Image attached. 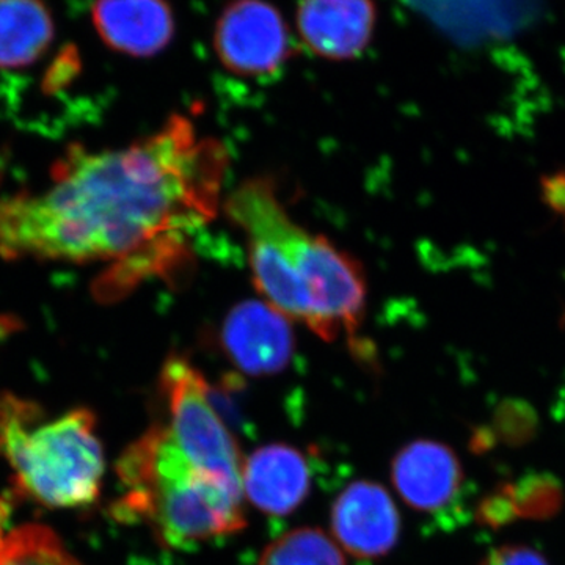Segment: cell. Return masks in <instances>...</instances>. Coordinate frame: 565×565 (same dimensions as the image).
I'll return each mask as SVG.
<instances>
[{
    "label": "cell",
    "mask_w": 565,
    "mask_h": 565,
    "mask_svg": "<svg viewBox=\"0 0 565 565\" xmlns=\"http://www.w3.org/2000/svg\"><path fill=\"white\" fill-rule=\"evenodd\" d=\"M542 203L565 225V169L539 178Z\"/></svg>",
    "instance_id": "ffe728a7"
},
{
    "label": "cell",
    "mask_w": 565,
    "mask_h": 565,
    "mask_svg": "<svg viewBox=\"0 0 565 565\" xmlns=\"http://www.w3.org/2000/svg\"><path fill=\"white\" fill-rule=\"evenodd\" d=\"M479 565H550L541 553L526 545H501L487 553Z\"/></svg>",
    "instance_id": "d6986e66"
},
{
    "label": "cell",
    "mask_w": 565,
    "mask_h": 565,
    "mask_svg": "<svg viewBox=\"0 0 565 565\" xmlns=\"http://www.w3.org/2000/svg\"><path fill=\"white\" fill-rule=\"evenodd\" d=\"M337 544L359 559L388 555L401 535V516L392 494L377 482L353 481L338 494L330 512Z\"/></svg>",
    "instance_id": "9c48e42d"
},
{
    "label": "cell",
    "mask_w": 565,
    "mask_h": 565,
    "mask_svg": "<svg viewBox=\"0 0 565 565\" xmlns=\"http://www.w3.org/2000/svg\"><path fill=\"white\" fill-rule=\"evenodd\" d=\"M225 212L244 234L264 302L327 343L341 337L359 343L367 292L362 264L294 221L270 178L244 181Z\"/></svg>",
    "instance_id": "7a4b0ae2"
},
{
    "label": "cell",
    "mask_w": 565,
    "mask_h": 565,
    "mask_svg": "<svg viewBox=\"0 0 565 565\" xmlns=\"http://www.w3.org/2000/svg\"><path fill=\"white\" fill-rule=\"evenodd\" d=\"M0 504V565H82L50 527L21 525L3 531Z\"/></svg>",
    "instance_id": "9a60e30c"
},
{
    "label": "cell",
    "mask_w": 565,
    "mask_h": 565,
    "mask_svg": "<svg viewBox=\"0 0 565 565\" xmlns=\"http://www.w3.org/2000/svg\"><path fill=\"white\" fill-rule=\"evenodd\" d=\"M228 152L173 115L158 132L121 150L71 147L39 195L0 199V253L7 258L110 262L103 299L148 277L189 266L192 234L221 206Z\"/></svg>",
    "instance_id": "6da1fadb"
},
{
    "label": "cell",
    "mask_w": 565,
    "mask_h": 565,
    "mask_svg": "<svg viewBox=\"0 0 565 565\" xmlns=\"http://www.w3.org/2000/svg\"><path fill=\"white\" fill-rule=\"evenodd\" d=\"M0 456L18 492L50 508H77L98 498L104 452L88 408L46 418L40 405L0 396Z\"/></svg>",
    "instance_id": "277c9868"
},
{
    "label": "cell",
    "mask_w": 565,
    "mask_h": 565,
    "mask_svg": "<svg viewBox=\"0 0 565 565\" xmlns=\"http://www.w3.org/2000/svg\"><path fill=\"white\" fill-rule=\"evenodd\" d=\"M214 50L230 73L250 79L273 76L292 54L280 11L264 0L228 3L215 24Z\"/></svg>",
    "instance_id": "8992f818"
},
{
    "label": "cell",
    "mask_w": 565,
    "mask_h": 565,
    "mask_svg": "<svg viewBox=\"0 0 565 565\" xmlns=\"http://www.w3.org/2000/svg\"><path fill=\"white\" fill-rule=\"evenodd\" d=\"M54 39V21L44 0H0V68L39 61Z\"/></svg>",
    "instance_id": "5bb4252c"
},
{
    "label": "cell",
    "mask_w": 565,
    "mask_h": 565,
    "mask_svg": "<svg viewBox=\"0 0 565 565\" xmlns=\"http://www.w3.org/2000/svg\"><path fill=\"white\" fill-rule=\"evenodd\" d=\"M125 497L115 514L145 523L162 545L191 550L245 527L244 494L200 470L167 426H152L117 465Z\"/></svg>",
    "instance_id": "3957f363"
},
{
    "label": "cell",
    "mask_w": 565,
    "mask_h": 565,
    "mask_svg": "<svg viewBox=\"0 0 565 565\" xmlns=\"http://www.w3.org/2000/svg\"><path fill=\"white\" fill-rule=\"evenodd\" d=\"M221 344L241 373L267 377L288 366L296 341L286 316L264 300H245L223 321Z\"/></svg>",
    "instance_id": "ba28073f"
},
{
    "label": "cell",
    "mask_w": 565,
    "mask_h": 565,
    "mask_svg": "<svg viewBox=\"0 0 565 565\" xmlns=\"http://www.w3.org/2000/svg\"><path fill=\"white\" fill-rule=\"evenodd\" d=\"M373 0H300L297 29L315 54L329 61L359 57L373 39Z\"/></svg>",
    "instance_id": "30bf717a"
},
{
    "label": "cell",
    "mask_w": 565,
    "mask_h": 565,
    "mask_svg": "<svg viewBox=\"0 0 565 565\" xmlns=\"http://www.w3.org/2000/svg\"><path fill=\"white\" fill-rule=\"evenodd\" d=\"M159 386L169 412L167 429L182 455L200 470L243 492L244 457L215 411L211 386L202 371L174 353L163 363Z\"/></svg>",
    "instance_id": "5b68a950"
},
{
    "label": "cell",
    "mask_w": 565,
    "mask_h": 565,
    "mask_svg": "<svg viewBox=\"0 0 565 565\" xmlns=\"http://www.w3.org/2000/svg\"><path fill=\"white\" fill-rule=\"evenodd\" d=\"M512 520L519 516L525 519H545L557 512L563 504V490L555 479L545 476H530L514 484L500 489Z\"/></svg>",
    "instance_id": "e0dca14e"
},
{
    "label": "cell",
    "mask_w": 565,
    "mask_h": 565,
    "mask_svg": "<svg viewBox=\"0 0 565 565\" xmlns=\"http://www.w3.org/2000/svg\"><path fill=\"white\" fill-rule=\"evenodd\" d=\"M440 31L462 43L501 39L525 28L539 0H404Z\"/></svg>",
    "instance_id": "4fadbf2b"
},
{
    "label": "cell",
    "mask_w": 565,
    "mask_h": 565,
    "mask_svg": "<svg viewBox=\"0 0 565 565\" xmlns=\"http://www.w3.org/2000/svg\"><path fill=\"white\" fill-rule=\"evenodd\" d=\"M258 565H348L343 550L319 527H297L266 546Z\"/></svg>",
    "instance_id": "2e32d148"
},
{
    "label": "cell",
    "mask_w": 565,
    "mask_h": 565,
    "mask_svg": "<svg viewBox=\"0 0 565 565\" xmlns=\"http://www.w3.org/2000/svg\"><path fill=\"white\" fill-rule=\"evenodd\" d=\"M311 490L310 463L292 446L256 449L243 465V494L264 514H292Z\"/></svg>",
    "instance_id": "8fae6325"
},
{
    "label": "cell",
    "mask_w": 565,
    "mask_h": 565,
    "mask_svg": "<svg viewBox=\"0 0 565 565\" xmlns=\"http://www.w3.org/2000/svg\"><path fill=\"white\" fill-rule=\"evenodd\" d=\"M93 24L110 50L151 57L174 35L173 11L166 0H96Z\"/></svg>",
    "instance_id": "7c38bea8"
},
{
    "label": "cell",
    "mask_w": 565,
    "mask_h": 565,
    "mask_svg": "<svg viewBox=\"0 0 565 565\" xmlns=\"http://www.w3.org/2000/svg\"><path fill=\"white\" fill-rule=\"evenodd\" d=\"M392 481L404 503L419 514H452L462 503V463L456 452L440 441L415 440L405 445L394 456Z\"/></svg>",
    "instance_id": "52a82bcc"
},
{
    "label": "cell",
    "mask_w": 565,
    "mask_h": 565,
    "mask_svg": "<svg viewBox=\"0 0 565 565\" xmlns=\"http://www.w3.org/2000/svg\"><path fill=\"white\" fill-rule=\"evenodd\" d=\"M79 52H77L76 46L68 44V46L63 47L61 54L51 63L50 70H47L46 76H44V90L51 93L61 90L79 74Z\"/></svg>",
    "instance_id": "ac0fdd59"
}]
</instances>
